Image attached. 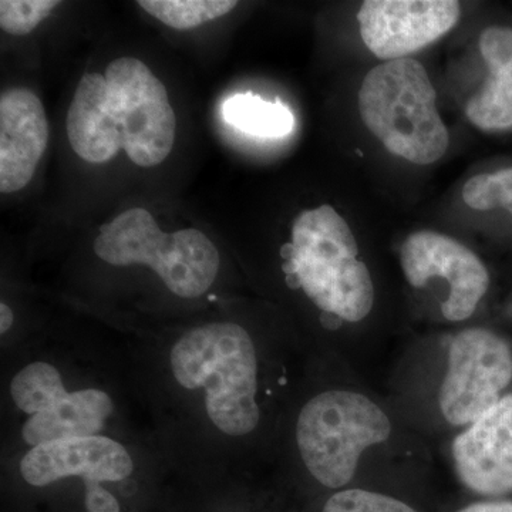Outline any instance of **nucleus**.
Wrapping results in <instances>:
<instances>
[{
  "label": "nucleus",
  "mask_w": 512,
  "mask_h": 512,
  "mask_svg": "<svg viewBox=\"0 0 512 512\" xmlns=\"http://www.w3.org/2000/svg\"><path fill=\"white\" fill-rule=\"evenodd\" d=\"M67 138L87 163L103 164L120 150L140 167L170 156L177 117L167 89L146 63L120 57L106 74H83L66 117Z\"/></svg>",
  "instance_id": "1"
},
{
  "label": "nucleus",
  "mask_w": 512,
  "mask_h": 512,
  "mask_svg": "<svg viewBox=\"0 0 512 512\" xmlns=\"http://www.w3.org/2000/svg\"><path fill=\"white\" fill-rule=\"evenodd\" d=\"M281 269L322 315L325 328L359 326L375 309L372 272L348 221L332 205L302 211L293 220L291 242L281 249Z\"/></svg>",
  "instance_id": "2"
},
{
  "label": "nucleus",
  "mask_w": 512,
  "mask_h": 512,
  "mask_svg": "<svg viewBox=\"0 0 512 512\" xmlns=\"http://www.w3.org/2000/svg\"><path fill=\"white\" fill-rule=\"evenodd\" d=\"M170 365L181 387L204 392L208 419L222 434L244 439L258 430L261 362L247 329L212 322L188 330L171 350Z\"/></svg>",
  "instance_id": "3"
},
{
  "label": "nucleus",
  "mask_w": 512,
  "mask_h": 512,
  "mask_svg": "<svg viewBox=\"0 0 512 512\" xmlns=\"http://www.w3.org/2000/svg\"><path fill=\"white\" fill-rule=\"evenodd\" d=\"M396 423L369 394L350 387L316 393L299 410L295 443L313 480L328 490H345L367 457L396 440Z\"/></svg>",
  "instance_id": "4"
},
{
  "label": "nucleus",
  "mask_w": 512,
  "mask_h": 512,
  "mask_svg": "<svg viewBox=\"0 0 512 512\" xmlns=\"http://www.w3.org/2000/svg\"><path fill=\"white\" fill-rule=\"evenodd\" d=\"M357 103L367 130L393 156L430 165L447 153L450 133L437 110L436 87L412 57L373 67Z\"/></svg>",
  "instance_id": "5"
},
{
  "label": "nucleus",
  "mask_w": 512,
  "mask_h": 512,
  "mask_svg": "<svg viewBox=\"0 0 512 512\" xmlns=\"http://www.w3.org/2000/svg\"><path fill=\"white\" fill-rule=\"evenodd\" d=\"M93 248L109 265L150 266L168 291L183 299L200 298L210 291L221 266L220 251L204 232L195 228L161 231L144 208H131L101 225Z\"/></svg>",
  "instance_id": "6"
},
{
  "label": "nucleus",
  "mask_w": 512,
  "mask_h": 512,
  "mask_svg": "<svg viewBox=\"0 0 512 512\" xmlns=\"http://www.w3.org/2000/svg\"><path fill=\"white\" fill-rule=\"evenodd\" d=\"M10 399L25 416L22 439L30 448L52 441L100 436L114 412L109 393L96 387L67 390L53 363L23 366L9 386Z\"/></svg>",
  "instance_id": "7"
},
{
  "label": "nucleus",
  "mask_w": 512,
  "mask_h": 512,
  "mask_svg": "<svg viewBox=\"0 0 512 512\" xmlns=\"http://www.w3.org/2000/svg\"><path fill=\"white\" fill-rule=\"evenodd\" d=\"M436 409L450 429L464 430L505 396L512 382V350L485 328L458 330L448 339Z\"/></svg>",
  "instance_id": "8"
},
{
  "label": "nucleus",
  "mask_w": 512,
  "mask_h": 512,
  "mask_svg": "<svg viewBox=\"0 0 512 512\" xmlns=\"http://www.w3.org/2000/svg\"><path fill=\"white\" fill-rule=\"evenodd\" d=\"M19 470L23 480L33 487L82 478L87 512H120L119 501L101 484L126 480L133 474L134 461L123 444L100 434L29 448L20 460Z\"/></svg>",
  "instance_id": "9"
},
{
  "label": "nucleus",
  "mask_w": 512,
  "mask_h": 512,
  "mask_svg": "<svg viewBox=\"0 0 512 512\" xmlns=\"http://www.w3.org/2000/svg\"><path fill=\"white\" fill-rule=\"evenodd\" d=\"M400 265L407 284L414 289H424L434 281L446 284L440 309L447 322L470 319L490 288V274L480 256L440 232L410 234L400 249Z\"/></svg>",
  "instance_id": "10"
},
{
  "label": "nucleus",
  "mask_w": 512,
  "mask_h": 512,
  "mask_svg": "<svg viewBox=\"0 0 512 512\" xmlns=\"http://www.w3.org/2000/svg\"><path fill=\"white\" fill-rule=\"evenodd\" d=\"M456 0H366L357 13L367 49L384 62L410 55L439 40L457 25Z\"/></svg>",
  "instance_id": "11"
},
{
  "label": "nucleus",
  "mask_w": 512,
  "mask_h": 512,
  "mask_svg": "<svg viewBox=\"0 0 512 512\" xmlns=\"http://www.w3.org/2000/svg\"><path fill=\"white\" fill-rule=\"evenodd\" d=\"M458 480L484 497L512 493V393H507L451 444Z\"/></svg>",
  "instance_id": "12"
},
{
  "label": "nucleus",
  "mask_w": 512,
  "mask_h": 512,
  "mask_svg": "<svg viewBox=\"0 0 512 512\" xmlns=\"http://www.w3.org/2000/svg\"><path fill=\"white\" fill-rule=\"evenodd\" d=\"M45 107L32 90L15 87L0 97V191L13 194L32 181L49 144Z\"/></svg>",
  "instance_id": "13"
},
{
  "label": "nucleus",
  "mask_w": 512,
  "mask_h": 512,
  "mask_svg": "<svg viewBox=\"0 0 512 512\" xmlns=\"http://www.w3.org/2000/svg\"><path fill=\"white\" fill-rule=\"evenodd\" d=\"M490 70L483 89L468 100L466 116L478 130L495 133L512 128V28L490 26L478 40Z\"/></svg>",
  "instance_id": "14"
},
{
  "label": "nucleus",
  "mask_w": 512,
  "mask_h": 512,
  "mask_svg": "<svg viewBox=\"0 0 512 512\" xmlns=\"http://www.w3.org/2000/svg\"><path fill=\"white\" fill-rule=\"evenodd\" d=\"M222 116L231 126L259 137L288 136L295 126L288 107L279 101L269 103L254 94L229 97L222 104Z\"/></svg>",
  "instance_id": "15"
},
{
  "label": "nucleus",
  "mask_w": 512,
  "mask_h": 512,
  "mask_svg": "<svg viewBox=\"0 0 512 512\" xmlns=\"http://www.w3.org/2000/svg\"><path fill=\"white\" fill-rule=\"evenodd\" d=\"M137 3L148 15L177 30L198 28L222 18L238 5L234 0H140Z\"/></svg>",
  "instance_id": "16"
},
{
  "label": "nucleus",
  "mask_w": 512,
  "mask_h": 512,
  "mask_svg": "<svg viewBox=\"0 0 512 512\" xmlns=\"http://www.w3.org/2000/svg\"><path fill=\"white\" fill-rule=\"evenodd\" d=\"M463 200L477 211L507 208L512 204V167L470 178L463 187Z\"/></svg>",
  "instance_id": "17"
},
{
  "label": "nucleus",
  "mask_w": 512,
  "mask_h": 512,
  "mask_svg": "<svg viewBox=\"0 0 512 512\" xmlns=\"http://www.w3.org/2000/svg\"><path fill=\"white\" fill-rule=\"evenodd\" d=\"M322 512H419L412 505L366 488L350 487L336 491L323 505Z\"/></svg>",
  "instance_id": "18"
},
{
  "label": "nucleus",
  "mask_w": 512,
  "mask_h": 512,
  "mask_svg": "<svg viewBox=\"0 0 512 512\" xmlns=\"http://www.w3.org/2000/svg\"><path fill=\"white\" fill-rule=\"evenodd\" d=\"M59 5L56 0H2L0 28L8 35H29Z\"/></svg>",
  "instance_id": "19"
},
{
  "label": "nucleus",
  "mask_w": 512,
  "mask_h": 512,
  "mask_svg": "<svg viewBox=\"0 0 512 512\" xmlns=\"http://www.w3.org/2000/svg\"><path fill=\"white\" fill-rule=\"evenodd\" d=\"M457 512H512V501H478Z\"/></svg>",
  "instance_id": "20"
},
{
  "label": "nucleus",
  "mask_w": 512,
  "mask_h": 512,
  "mask_svg": "<svg viewBox=\"0 0 512 512\" xmlns=\"http://www.w3.org/2000/svg\"><path fill=\"white\" fill-rule=\"evenodd\" d=\"M15 323V313L6 302L0 303V333L6 335Z\"/></svg>",
  "instance_id": "21"
},
{
  "label": "nucleus",
  "mask_w": 512,
  "mask_h": 512,
  "mask_svg": "<svg viewBox=\"0 0 512 512\" xmlns=\"http://www.w3.org/2000/svg\"><path fill=\"white\" fill-rule=\"evenodd\" d=\"M505 210H507L508 212H510V214L512 215V204L508 205L507 208H505Z\"/></svg>",
  "instance_id": "22"
}]
</instances>
